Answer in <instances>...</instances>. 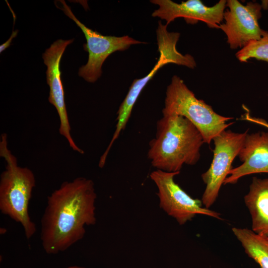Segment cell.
I'll list each match as a JSON object with an SVG mask.
<instances>
[{"instance_id": "cell-1", "label": "cell", "mask_w": 268, "mask_h": 268, "mask_svg": "<svg viewBox=\"0 0 268 268\" xmlns=\"http://www.w3.org/2000/svg\"><path fill=\"white\" fill-rule=\"evenodd\" d=\"M97 195L93 181L77 177L64 182L47 198L40 239L48 254H57L81 240L85 226L96 222Z\"/></svg>"}, {"instance_id": "cell-2", "label": "cell", "mask_w": 268, "mask_h": 268, "mask_svg": "<svg viewBox=\"0 0 268 268\" xmlns=\"http://www.w3.org/2000/svg\"><path fill=\"white\" fill-rule=\"evenodd\" d=\"M204 143L200 131L186 118L163 116L157 122L155 137L149 143L148 158L157 170L180 172L184 165L197 163Z\"/></svg>"}, {"instance_id": "cell-3", "label": "cell", "mask_w": 268, "mask_h": 268, "mask_svg": "<svg viewBox=\"0 0 268 268\" xmlns=\"http://www.w3.org/2000/svg\"><path fill=\"white\" fill-rule=\"evenodd\" d=\"M0 155L5 162V170L0 178V210L23 227L27 239L36 232L35 223L31 220L28 206L35 186L33 172L17 164L16 157L7 147V135H1Z\"/></svg>"}, {"instance_id": "cell-4", "label": "cell", "mask_w": 268, "mask_h": 268, "mask_svg": "<svg viewBox=\"0 0 268 268\" xmlns=\"http://www.w3.org/2000/svg\"><path fill=\"white\" fill-rule=\"evenodd\" d=\"M162 112L163 116L179 115L189 120L200 131L204 143L207 144L234 123H227L233 117L219 115L211 106L198 99L177 75L172 77L167 86Z\"/></svg>"}, {"instance_id": "cell-5", "label": "cell", "mask_w": 268, "mask_h": 268, "mask_svg": "<svg viewBox=\"0 0 268 268\" xmlns=\"http://www.w3.org/2000/svg\"><path fill=\"white\" fill-rule=\"evenodd\" d=\"M248 130L235 133L225 130L212 139L214 145L211 163L201 175L205 185L201 202L209 208L215 201L221 187L228 176L234 159L242 148Z\"/></svg>"}, {"instance_id": "cell-6", "label": "cell", "mask_w": 268, "mask_h": 268, "mask_svg": "<svg viewBox=\"0 0 268 268\" xmlns=\"http://www.w3.org/2000/svg\"><path fill=\"white\" fill-rule=\"evenodd\" d=\"M60 1L62 7L59 8L74 21L85 37L86 43L83 45V48L88 52V60L85 65L79 68L78 73L88 82H95L101 76L103 64L111 54L116 51L126 50L132 45L145 43L128 35L121 37L104 36L93 31L75 16L64 0Z\"/></svg>"}, {"instance_id": "cell-7", "label": "cell", "mask_w": 268, "mask_h": 268, "mask_svg": "<svg viewBox=\"0 0 268 268\" xmlns=\"http://www.w3.org/2000/svg\"><path fill=\"white\" fill-rule=\"evenodd\" d=\"M179 173L157 169L150 173V178L158 189L160 207L180 225L198 214L221 219L220 213L203 206L201 200L192 198L175 182V176Z\"/></svg>"}, {"instance_id": "cell-8", "label": "cell", "mask_w": 268, "mask_h": 268, "mask_svg": "<svg viewBox=\"0 0 268 268\" xmlns=\"http://www.w3.org/2000/svg\"><path fill=\"white\" fill-rule=\"evenodd\" d=\"M226 6L228 8L223 14L225 22L219 28L225 33L231 49L242 48L249 42L262 37L265 30L259 24L262 17L261 4L250 1L243 5L238 0H228Z\"/></svg>"}, {"instance_id": "cell-9", "label": "cell", "mask_w": 268, "mask_h": 268, "mask_svg": "<svg viewBox=\"0 0 268 268\" xmlns=\"http://www.w3.org/2000/svg\"><path fill=\"white\" fill-rule=\"evenodd\" d=\"M74 39H58L55 41L42 54L44 63L47 66L46 80L50 87L49 102L56 109L60 125L59 133L67 140L69 146L76 152H84L74 142L70 134V126L65 100L64 90L61 79L60 64L62 57L67 46Z\"/></svg>"}, {"instance_id": "cell-10", "label": "cell", "mask_w": 268, "mask_h": 268, "mask_svg": "<svg viewBox=\"0 0 268 268\" xmlns=\"http://www.w3.org/2000/svg\"><path fill=\"white\" fill-rule=\"evenodd\" d=\"M150 2L159 6L152 16L165 20L167 25L176 18L182 17L189 24L201 21L209 28H219L227 0H220L212 6L205 5L200 0H188L180 3L171 0H151Z\"/></svg>"}, {"instance_id": "cell-11", "label": "cell", "mask_w": 268, "mask_h": 268, "mask_svg": "<svg viewBox=\"0 0 268 268\" xmlns=\"http://www.w3.org/2000/svg\"><path fill=\"white\" fill-rule=\"evenodd\" d=\"M238 156L242 164L230 170L224 185L236 184L248 175L268 173V132L247 134Z\"/></svg>"}, {"instance_id": "cell-12", "label": "cell", "mask_w": 268, "mask_h": 268, "mask_svg": "<svg viewBox=\"0 0 268 268\" xmlns=\"http://www.w3.org/2000/svg\"><path fill=\"white\" fill-rule=\"evenodd\" d=\"M244 199L251 216L252 230L268 238V178L253 177Z\"/></svg>"}, {"instance_id": "cell-13", "label": "cell", "mask_w": 268, "mask_h": 268, "mask_svg": "<svg viewBox=\"0 0 268 268\" xmlns=\"http://www.w3.org/2000/svg\"><path fill=\"white\" fill-rule=\"evenodd\" d=\"M232 231L248 256L260 268H268V240L248 228L233 227Z\"/></svg>"}, {"instance_id": "cell-14", "label": "cell", "mask_w": 268, "mask_h": 268, "mask_svg": "<svg viewBox=\"0 0 268 268\" xmlns=\"http://www.w3.org/2000/svg\"><path fill=\"white\" fill-rule=\"evenodd\" d=\"M236 56L241 62H247L249 59L255 58L268 63V32L265 31L260 40L249 42Z\"/></svg>"}, {"instance_id": "cell-15", "label": "cell", "mask_w": 268, "mask_h": 268, "mask_svg": "<svg viewBox=\"0 0 268 268\" xmlns=\"http://www.w3.org/2000/svg\"><path fill=\"white\" fill-rule=\"evenodd\" d=\"M241 119L268 129V123L266 120L261 118L252 117L250 115L249 112H246L245 114L242 116Z\"/></svg>"}, {"instance_id": "cell-16", "label": "cell", "mask_w": 268, "mask_h": 268, "mask_svg": "<svg viewBox=\"0 0 268 268\" xmlns=\"http://www.w3.org/2000/svg\"><path fill=\"white\" fill-rule=\"evenodd\" d=\"M18 32V30H13L9 39L5 43L0 46V53L10 46L12 39L17 36Z\"/></svg>"}, {"instance_id": "cell-17", "label": "cell", "mask_w": 268, "mask_h": 268, "mask_svg": "<svg viewBox=\"0 0 268 268\" xmlns=\"http://www.w3.org/2000/svg\"><path fill=\"white\" fill-rule=\"evenodd\" d=\"M261 6L262 8L265 10L268 9V0H262Z\"/></svg>"}, {"instance_id": "cell-18", "label": "cell", "mask_w": 268, "mask_h": 268, "mask_svg": "<svg viewBox=\"0 0 268 268\" xmlns=\"http://www.w3.org/2000/svg\"><path fill=\"white\" fill-rule=\"evenodd\" d=\"M67 268H84L82 267L77 266H72L68 267H67Z\"/></svg>"}, {"instance_id": "cell-19", "label": "cell", "mask_w": 268, "mask_h": 268, "mask_svg": "<svg viewBox=\"0 0 268 268\" xmlns=\"http://www.w3.org/2000/svg\"><path fill=\"white\" fill-rule=\"evenodd\" d=\"M268 240V238H266Z\"/></svg>"}]
</instances>
